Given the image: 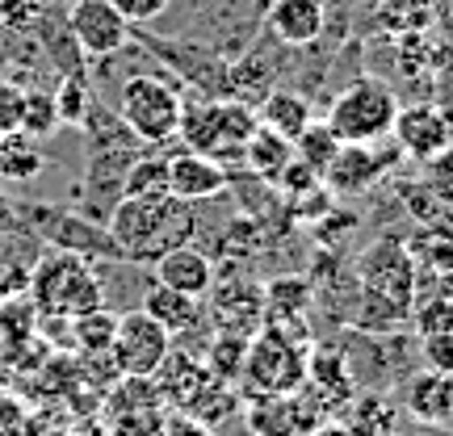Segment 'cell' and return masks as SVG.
I'll list each match as a JSON object with an SVG mask.
<instances>
[{"label": "cell", "mask_w": 453, "mask_h": 436, "mask_svg": "<svg viewBox=\"0 0 453 436\" xmlns=\"http://www.w3.org/2000/svg\"><path fill=\"white\" fill-rule=\"evenodd\" d=\"M357 281H361V324L365 327H399L411 319V310L420 302V277L416 264L407 256V243L387 235L378 240L357 264Z\"/></svg>", "instance_id": "obj_2"}, {"label": "cell", "mask_w": 453, "mask_h": 436, "mask_svg": "<svg viewBox=\"0 0 453 436\" xmlns=\"http://www.w3.org/2000/svg\"><path fill=\"white\" fill-rule=\"evenodd\" d=\"M449 281H453V277H449Z\"/></svg>", "instance_id": "obj_39"}, {"label": "cell", "mask_w": 453, "mask_h": 436, "mask_svg": "<svg viewBox=\"0 0 453 436\" xmlns=\"http://www.w3.org/2000/svg\"><path fill=\"white\" fill-rule=\"evenodd\" d=\"M47 0H0V26L13 34H30L42 26Z\"/></svg>", "instance_id": "obj_32"}, {"label": "cell", "mask_w": 453, "mask_h": 436, "mask_svg": "<svg viewBox=\"0 0 453 436\" xmlns=\"http://www.w3.org/2000/svg\"><path fill=\"white\" fill-rule=\"evenodd\" d=\"M307 353L311 344L298 336H286L277 327H257L243 353V390L248 399H273V394H294L307 382Z\"/></svg>", "instance_id": "obj_4"}, {"label": "cell", "mask_w": 453, "mask_h": 436, "mask_svg": "<svg viewBox=\"0 0 453 436\" xmlns=\"http://www.w3.org/2000/svg\"><path fill=\"white\" fill-rule=\"evenodd\" d=\"M378 21L390 34H424L433 21V0H378Z\"/></svg>", "instance_id": "obj_25"}, {"label": "cell", "mask_w": 453, "mask_h": 436, "mask_svg": "<svg viewBox=\"0 0 453 436\" xmlns=\"http://www.w3.org/2000/svg\"><path fill=\"white\" fill-rule=\"evenodd\" d=\"M156 324L168 332V336H189L197 324H202V298H189V294H177L168 290V286H151V290L143 294V307Z\"/></svg>", "instance_id": "obj_18"}, {"label": "cell", "mask_w": 453, "mask_h": 436, "mask_svg": "<svg viewBox=\"0 0 453 436\" xmlns=\"http://www.w3.org/2000/svg\"><path fill=\"white\" fill-rule=\"evenodd\" d=\"M240 160L248 164V172H252V177L277 180L281 177V168L294 160V143L286 139V134H277V130H269V126H260L257 122V130L243 139Z\"/></svg>", "instance_id": "obj_19"}, {"label": "cell", "mask_w": 453, "mask_h": 436, "mask_svg": "<svg viewBox=\"0 0 453 436\" xmlns=\"http://www.w3.org/2000/svg\"><path fill=\"white\" fill-rule=\"evenodd\" d=\"M226 189V168L211 156H202V151H177V156H168V194L180 197V202H211Z\"/></svg>", "instance_id": "obj_12"}, {"label": "cell", "mask_w": 453, "mask_h": 436, "mask_svg": "<svg viewBox=\"0 0 453 436\" xmlns=\"http://www.w3.org/2000/svg\"><path fill=\"white\" fill-rule=\"evenodd\" d=\"M307 310H311V281L303 277H281L265 290V319L269 327L286 336L307 340Z\"/></svg>", "instance_id": "obj_15"}, {"label": "cell", "mask_w": 453, "mask_h": 436, "mask_svg": "<svg viewBox=\"0 0 453 436\" xmlns=\"http://www.w3.org/2000/svg\"><path fill=\"white\" fill-rule=\"evenodd\" d=\"M88 84L81 76H67L59 84V93H55V110H59V126H81L84 118H88Z\"/></svg>", "instance_id": "obj_31"}, {"label": "cell", "mask_w": 453, "mask_h": 436, "mask_svg": "<svg viewBox=\"0 0 453 436\" xmlns=\"http://www.w3.org/2000/svg\"><path fill=\"white\" fill-rule=\"evenodd\" d=\"M173 353V336L164 332L147 310H127L118 315V327H113L110 340V356H113V370L130 378V382H151L156 370Z\"/></svg>", "instance_id": "obj_7"}, {"label": "cell", "mask_w": 453, "mask_h": 436, "mask_svg": "<svg viewBox=\"0 0 453 436\" xmlns=\"http://www.w3.org/2000/svg\"><path fill=\"white\" fill-rule=\"evenodd\" d=\"M67 324L76 327V344H81L84 353H110V340H113L118 319H113L105 307L88 310V315H76V319H67Z\"/></svg>", "instance_id": "obj_29"}, {"label": "cell", "mask_w": 453, "mask_h": 436, "mask_svg": "<svg viewBox=\"0 0 453 436\" xmlns=\"http://www.w3.org/2000/svg\"><path fill=\"white\" fill-rule=\"evenodd\" d=\"M118 118L127 130L143 143H168L180 134V118H185V97L177 84L164 76H130L118 93Z\"/></svg>", "instance_id": "obj_5"}, {"label": "cell", "mask_w": 453, "mask_h": 436, "mask_svg": "<svg viewBox=\"0 0 453 436\" xmlns=\"http://www.w3.org/2000/svg\"><path fill=\"white\" fill-rule=\"evenodd\" d=\"M252 130H257V113L231 105V101H214L202 110L185 105V118H180V139L189 143V151H202L219 164L226 151H243V139Z\"/></svg>", "instance_id": "obj_8"}, {"label": "cell", "mask_w": 453, "mask_h": 436, "mask_svg": "<svg viewBox=\"0 0 453 436\" xmlns=\"http://www.w3.org/2000/svg\"><path fill=\"white\" fill-rule=\"evenodd\" d=\"M399 113V97L390 93L382 80H357L344 93H336L332 110H327V126L340 143H382L390 139Z\"/></svg>", "instance_id": "obj_6"}, {"label": "cell", "mask_w": 453, "mask_h": 436, "mask_svg": "<svg viewBox=\"0 0 453 436\" xmlns=\"http://www.w3.org/2000/svg\"><path fill=\"white\" fill-rule=\"evenodd\" d=\"M390 139H395V147L403 151L407 160L428 164L437 151L449 147L441 105H433V101H411V105H399L395 126H390Z\"/></svg>", "instance_id": "obj_10"}, {"label": "cell", "mask_w": 453, "mask_h": 436, "mask_svg": "<svg viewBox=\"0 0 453 436\" xmlns=\"http://www.w3.org/2000/svg\"><path fill=\"white\" fill-rule=\"evenodd\" d=\"M340 151V139L332 134V126H327L324 118H311L307 130L294 139V156L307 164V168H315L319 177H324V168L332 164V156Z\"/></svg>", "instance_id": "obj_24"}, {"label": "cell", "mask_w": 453, "mask_h": 436, "mask_svg": "<svg viewBox=\"0 0 453 436\" xmlns=\"http://www.w3.org/2000/svg\"><path fill=\"white\" fill-rule=\"evenodd\" d=\"M449 424H453V420H449Z\"/></svg>", "instance_id": "obj_40"}, {"label": "cell", "mask_w": 453, "mask_h": 436, "mask_svg": "<svg viewBox=\"0 0 453 436\" xmlns=\"http://www.w3.org/2000/svg\"><path fill=\"white\" fill-rule=\"evenodd\" d=\"M420 356L428 370L437 373H453V332H441V336H420Z\"/></svg>", "instance_id": "obj_34"}, {"label": "cell", "mask_w": 453, "mask_h": 436, "mask_svg": "<svg viewBox=\"0 0 453 436\" xmlns=\"http://www.w3.org/2000/svg\"><path fill=\"white\" fill-rule=\"evenodd\" d=\"M324 0H273L269 4V30L290 47H311L324 34Z\"/></svg>", "instance_id": "obj_16"}, {"label": "cell", "mask_w": 453, "mask_h": 436, "mask_svg": "<svg viewBox=\"0 0 453 436\" xmlns=\"http://www.w3.org/2000/svg\"><path fill=\"white\" fill-rule=\"evenodd\" d=\"M21 134L30 139H47L59 130V110H55V93H26L21 97Z\"/></svg>", "instance_id": "obj_27"}, {"label": "cell", "mask_w": 453, "mask_h": 436, "mask_svg": "<svg viewBox=\"0 0 453 436\" xmlns=\"http://www.w3.org/2000/svg\"><path fill=\"white\" fill-rule=\"evenodd\" d=\"M411 324H416V336H441V332H453V294H437L420 307L411 310Z\"/></svg>", "instance_id": "obj_30"}, {"label": "cell", "mask_w": 453, "mask_h": 436, "mask_svg": "<svg viewBox=\"0 0 453 436\" xmlns=\"http://www.w3.org/2000/svg\"><path fill=\"white\" fill-rule=\"evenodd\" d=\"M407 256L416 264V277H453V235L449 231H420L416 240L407 243Z\"/></svg>", "instance_id": "obj_23"}, {"label": "cell", "mask_w": 453, "mask_h": 436, "mask_svg": "<svg viewBox=\"0 0 453 436\" xmlns=\"http://www.w3.org/2000/svg\"><path fill=\"white\" fill-rule=\"evenodd\" d=\"M30 294L42 319H76V315L105 307L97 273L88 269V260L67 248L38 260V269L30 273Z\"/></svg>", "instance_id": "obj_3"}, {"label": "cell", "mask_w": 453, "mask_h": 436, "mask_svg": "<svg viewBox=\"0 0 453 436\" xmlns=\"http://www.w3.org/2000/svg\"><path fill=\"white\" fill-rule=\"evenodd\" d=\"M42 168H47V160H42V147H38V139L21 134V130H13V134H0V177L34 180Z\"/></svg>", "instance_id": "obj_22"}, {"label": "cell", "mask_w": 453, "mask_h": 436, "mask_svg": "<svg viewBox=\"0 0 453 436\" xmlns=\"http://www.w3.org/2000/svg\"><path fill=\"white\" fill-rule=\"evenodd\" d=\"M164 436H211L206 432V424H197L194 416H185V420H173L164 428Z\"/></svg>", "instance_id": "obj_37"}, {"label": "cell", "mask_w": 453, "mask_h": 436, "mask_svg": "<svg viewBox=\"0 0 453 436\" xmlns=\"http://www.w3.org/2000/svg\"><path fill=\"white\" fill-rule=\"evenodd\" d=\"M243 353H248V336L240 332H223V336L211 344V353H206V365L219 382H231V378H240L243 370Z\"/></svg>", "instance_id": "obj_28"}, {"label": "cell", "mask_w": 453, "mask_h": 436, "mask_svg": "<svg viewBox=\"0 0 453 436\" xmlns=\"http://www.w3.org/2000/svg\"><path fill=\"white\" fill-rule=\"evenodd\" d=\"M257 122L260 126H269V130H277V134H286V139L294 143L311 122V105H307V97H298V93H290V88H273L269 97L260 101Z\"/></svg>", "instance_id": "obj_21"}, {"label": "cell", "mask_w": 453, "mask_h": 436, "mask_svg": "<svg viewBox=\"0 0 453 436\" xmlns=\"http://www.w3.org/2000/svg\"><path fill=\"white\" fill-rule=\"evenodd\" d=\"M424 189L437 197L441 206H449L453 210V143L424 164Z\"/></svg>", "instance_id": "obj_33"}, {"label": "cell", "mask_w": 453, "mask_h": 436, "mask_svg": "<svg viewBox=\"0 0 453 436\" xmlns=\"http://www.w3.org/2000/svg\"><path fill=\"white\" fill-rule=\"evenodd\" d=\"M407 411L420 424H449L453 420V373L424 370L407 382Z\"/></svg>", "instance_id": "obj_17"}, {"label": "cell", "mask_w": 453, "mask_h": 436, "mask_svg": "<svg viewBox=\"0 0 453 436\" xmlns=\"http://www.w3.org/2000/svg\"><path fill=\"white\" fill-rule=\"evenodd\" d=\"M319 411H311L298 394H273V399H252L248 428L257 436H311L319 432Z\"/></svg>", "instance_id": "obj_13"}, {"label": "cell", "mask_w": 453, "mask_h": 436, "mask_svg": "<svg viewBox=\"0 0 453 436\" xmlns=\"http://www.w3.org/2000/svg\"><path fill=\"white\" fill-rule=\"evenodd\" d=\"M67 34L84 55H113V50L127 47L130 21L110 0H76L67 13Z\"/></svg>", "instance_id": "obj_9"}, {"label": "cell", "mask_w": 453, "mask_h": 436, "mask_svg": "<svg viewBox=\"0 0 453 436\" xmlns=\"http://www.w3.org/2000/svg\"><path fill=\"white\" fill-rule=\"evenodd\" d=\"M307 382L324 399L332 403H344L353 394V373H349V361L340 348H311L307 353Z\"/></svg>", "instance_id": "obj_20"}, {"label": "cell", "mask_w": 453, "mask_h": 436, "mask_svg": "<svg viewBox=\"0 0 453 436\" xmlns=\"http://www.w3.org/2000/svg\"><path fill=\"white\" fill-rule=\"evenodd\" d=\"M390 156L378 143H340L332 164L324 168L327 194H365L387 172Z\"/></svg>", "instance_id": "obj_11"}, {"label": "cell", "mask_w": 453, "mask_h": 436, "mask_svg": "<svg viewBox=\"0 0 453 436\" xmlns=\"http://www.w3.org/2000/svg\"><path fill=\"white\" fill-rule=\"evenodd\" d=\"M151 273H156V286H168V290L189 294V298H206V294H211V286L219 281V273H214V260L206 256L202 248H194V243H180V248H173L168 256H160L156 264H151Z\"/></svg>", "instance_id": "obj_14"}, {"label": "cell", "mask_w": 453, "mask_h": 436, "mask_svg": "<svg viewBox=\"0 0 453 436\" xmlns=\"http://www.w3.org/2000/svg\"><path fill=\"white\" fill-rule=\"evenodd\" d=\"M197 214L189 202L173 194L151 197H118L110 210V243L134 264H156L180 243H194Z\"/></svg>", "instance_id": "obj_1"}, {"label": "cell", "mask_w": 453, "mask_h": 436, "mask_svg": "<svg viewBox=\"0 0 453 436\" xmlns=\"http://www.w3.org/2000/svg\"><path fill=\"white\" fill-rule=\"evenodd\" d=\"M151 194H168V160H134L122 172V197H151Z\"/></svg>", "instance_id": "obj_26"}, {"label": "cell", "mask_w": 453, "mask_h": 436, "mask_svg": "<svg viewBox=\"0 0 453 436\" xmlns=\"http://www.w3.org/2000/svg\"><path fill=\"white\" fill-rule=\"evenodd\" d=\"M441 118H445V134H449V143H453V105H441Z\"/></svg>", "instance_id": "obj_38"}, {"label": "cell", "mask_w": 453, "mask_h": 436, "mask_svg": "<svg viewBox=\"0 0 453 436\" xmlns=\"http://www.w3.org/2000/svg\"><path fill=\"white\" fill-rule=\"evenodd\" d=\"M21 88L17 84H4L0 80V134H13L21 126Z\"/></svg>", "instance_id": "obj_36"}, {"label": "cell", "mask_w": 453, "mask_h": 436, "mask_svg": "<svg viewBox=\"0 0 453 436\" xmlns=\"http://www.w3.org/2000/svg\"><path fill=\"white\" fill-rule=\"evenodd\" d=\"M110 4L127 17L130 26H134V21L143 26V21H156L160 13H168V4H173V0H110Z\"/></svg>", "instance_id": "obj_35"}]
</instances>
